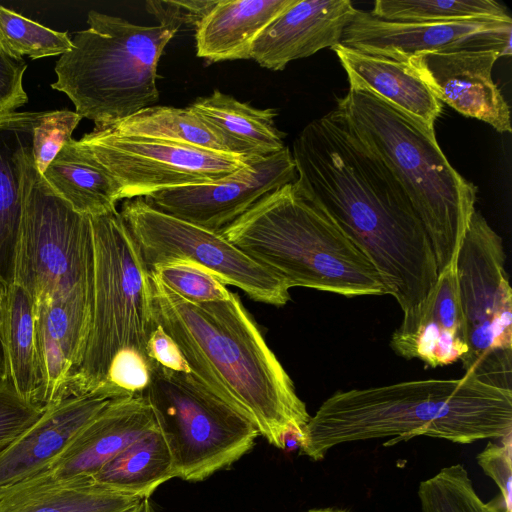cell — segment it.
<instances>
[{"label":"cell","mask_w":512,"mask_h":512,"mask_svg":"<svg viewBox=\"0 0 512 512\" xmlns=\"http://www.w3.org/2000/svg\"><path fill=\"white\" fill-rule=\"evenodd\" d=\"M291 154L296 192L368 258L403 319L416 316L439 271L430 238L392 173L336 108L300 131Z\"/></svg>","instance_id":"cell-1"},{"label":"cell","mask_w":512,"mask_h":512,"mask_svg":"<svg viewBox=\"0 0 512 512\" xmlns=\"http://www.w3.org/2000/svg\"><path fill=\"white\" fill-rule=\"evenodd\" d=\"M149 272L154 321L176 342L191 374L271 445L284 449L291 435L300 441L311 416L239 296L194 304Z\"/></svg>","instance_id":"cell-2"},{"label":"cell","mask_w":512,"mask_h":512,"mask_svg":"<svg viewBox=\"0 0 512 512\" xmlns=\"http://www.w3.org/2000/svg\"><path fill=\"white\" fill-rule=\"evenodd\" d=\"M512 433V390L480 380L425 379L338 391L310 417L300 454L320 461L333 447L392 437V446L416 436L469 444Z\"/></svg>","instance_id":"cell-3"},{"label":"cell","mask_w":512,"mask_h":512,"mask_svg":"<svg viewBox=\"0 0 512 512\" xmlns=\"http://www.w3.org/2000/svg\"><path fill=\"white\" fill-rule=\"evenodd\" d=\"M336 109L404 190L430 238L439 273L456 264L477 188L450 164L434 131L363 89L349 87Z\"/></svg>","instance_id":"cell-4"},{"label":"cell","mask_w":512,"mask_h":512,"mask_svg":"<svg viewBox=\"0 0 512 512\" xmlns=\"http://www.w3.org/2000/svg\"><path fill=\"white\" fill-rule=\"evenodd\" d=\"M220 233L289 289L346 297L386 294L368 258L292 183L264 196Z\"/></svg>","instance_id":"cell-5"},{"label":"cell","mask_w":512,"mask_h":512,"mask_svg":"<svg viewBox=\"0 0 512 512\" xmlns=\"http://www.w3.org/2000/svg\"><path fill=\"white\" fill-rule=\"evenodd\" d=\"M89 27L78 31L72 48L55 66L51 84L73 102L76 113L105 127L159 99V59L176 28L131 23L91 10Z\"/></svg>","instance_id":"cell-6"},{"label":"cell","mask_w":512,"mask_h":512,"mask_svg":"<svg viewBox=\"0 0 512 512\" xmlns=\"http://www.w3.org/2000/svg\"><path fill=\"white\" fill-rule=\"evenodd\" d=\"M90 218L94 250L91 326L69 396L97 394L122 353L152 360L147 345L156 327L149 268L119 211Z\"/></svg>","instance_id":"cell-7"},{"label":"cell","mask_w":512,"mask_h":512,"mask_svg":"<svg viewBox=\"0 0 512 512\" xmlns=\"http://www.w3.org/2000/svg\"><path fill=\"white\" fill-rule=\"evenodd\" d=\"M169 448L175 477L202 481L246 454L260 434L189 372L155 363L142 393Z\"/></svg>","instance_id":"cell-8"},{"label":"cell","mask_w":512,"mask_h":512,"mask_svg":"<svg viewBox=\"0 0 512 512\" xmlns=\"http://www.w3.org/2000/svg\"><path fill=\"white\" fill-rule=\"evenodd\" d=\"M94 250L90 216L56 195L33 163L8 282L35 305L93 287Z\"/></svg>","instance_id":"cell-9"},{"label":"cell","mask_w":512,"mask_h":512,"mask_svg":"<svg viewBox=\"0 0 512 512\" xmlns=\"http://www.w3.org/2000/svg\"><path fill=\"white\" fill-rule=\"evenodd\" d=\"M505 258L501 237L475 209L456 260L468 345L460 361L465 374L511 390L512 289Z\"/></svg>","instance_id":"cell-10"},{"label":"cell","mask_w":512,"mask_h":512,"mask_svg":"<svg viewBox=\"0 0 512 512\" xmlns=\"http://www.w3.org/2000/svg\"><path fill=\"white\" fill-rule=\"evenodd\" d=\"M120 215L149 269L167 263L198 265L244 291L252 300L283 306L289 287L219 232L197 226L149 205L143 197L124 201Z\"/></svg>","instance_id":"cell-11"},{"label":"cell","mask_w":512,"mask_h":512,"mask_svg":"<svg viewBox=\"0 0 512 512\" xmlns=\"http://www.w3.org/2000/svg\"><path fill=\"white\" fill-rule=\"evenodd\" d=\"M77 142L115 177L123 199L210 183L247 165L235 154L124 135L107 127H95Z\"/></svg>","instance_id":"cell-12"},{"label":"cell","mask_w":512,"mask_h":512,"mask_svg":"<svg viewBox=\"0 0 512 512\" xmlns=\"http://www.w3.org/2000/svg\"><path fill=\"white\" fill-rule=\"evenodd\" d=\"M295 179L293 157L285 147L270 156L247 160L246 166L222 179L169 188L143 198L162 212L220 233L264 196Z\"/></svg>","instance_id":"cell-13"},{"label":"cell","mask_w":512,"mask_h":512,"mask_svg":"<svg viewBox=\"0 0 512 512\" xmlns=\"http://www.w3.org/2000/svg\"><path fill=\"white\" fill-rule=\"evenodd\" d=\"M512 21L478 19L443 23L393 22L357 10L340 44L357 51L407 62L423 53L492 49L510 56Z\"/></svg>","instance_id":"cell-14"},{"label":"cell","mask_w":512,"mask_h":512,"mask_svg":"<svg viewBox=\"0 0 512 512\" xmlns=\"http://www.w3.org/2000/svg\"><path fill=\"white\" fill-rule=\"evenodd\" d=\"M497 50L423 53L407 60L437 99L500 133L511 132L510 108L492 78Z\"/></svg>","instance_id":"cell-15"},{"label":"cell","mask_w":512,"mask_h":512,"mask_svg":"<svg viewBox=\"0 0 512 512\" xmlns=\"http://www.w3.org/2000/svg\"><path fill=\"white\" fill-rule=\"evenodd\" d=\"M93 287L36 306L41 384L36 403L44 408L70 397L89 336Z\"/></svg>","instance_id":"cell-16"},{"label":"cell","mask_w":512,"mask_h":512,"mask_svg":"<svg viewBox=\"0 0 512 512\" xmlns=\"http://www.w3.org/2000/svg\"><path fill=\"white\" fill-rule=\"evenodd\" d=\"M110 400L88 394L70 396L46 407L25 432L0 452V497L45 472Z\"/></svg>","instance_id":"cell-17"},{"label":"cell","mask_w":512,"mask_h":512,"mask_svg":"<svg viewBox=\"0 0 512 512\" xmlns=\"http://www.w3.org/2000/svg\"><path fill=\"white\" fill-rule=\"evenodd\" d=\"M357 9L349 0H295L255 40L250 58L270 70L340 44Z\"/></svg>","instance_id":"cell-18"},{"label":"cell","mask_w":512,"mask_h":512,"mask_svg":"<svg viewBox=\"0 0 512 512\" xmlns=\"http://www.w3.org/2000/svg\"><path fill=\"white\" fill-rule=\"evenodd\" d=\"M155 424L153 411L142 394L111 399L38 476L50 479L92 477Z\"/></svg>","instance_id":"cell-19"},{"label":"cell","mask_w":512,"mask_h":512,"mask_svg":"<svg viewBox=\"0 0 512 512\" xmlns=\"http://www.w3.org/2000/svg\"><path fill=\"white\" fill-rule=\"evenodd\" d=\"M390 345L398 355L430 367L452 364L467 353L456 264L439 273L425 304L414 318L401 322Z\"/></svg>","instance_id":"cell-20"},{"label":"cell","mask_w":512,"mask_h":512,"mask_svg":"<svg viewBox=\"0 0 512 512\" xmlns=\"http://www.w3.org/2000/svg\"><path fill=\"white\" fill-rule=\"evenodd\" d=\"M332 50L347 74L349 87L373 93L434 131L442 103L408 63L363 53L341 44Z\"/></svg>","instance_id":"cell-21"},{"label":"cell","mask_w":512,"mask_h":512,"mask_svg":"<svg viewBox=\"0 0 512 512\" xmlns=\"http://www.w3.org/2000/svg\"><path fill=\"white\" fill-rule=\"evenodd\" d=\"M40 112L0 114V277L9 267L24 211L31 167L34 124Z\"/></svg>","instance_id":"cell-22"},{"label":"cell","mask_w":512,"mask_h":512,"mask_svg":"<svg viewBox=\"0 0 512 512\" xmlns=\"http://www.w3.org/2000/svg\"><path fill=\"white\" fill-rule=\"evenodd\" d=\"M295 0H218L196 28V53L211 62L250 59L261 32Z\"/></svg>","instance_id":"cell-23"},{"label":"cell","mask_w":512,"mask_h":512,"mask_svg":"<svg viewBox=\"0 0 512 512\" xmlns=\"http://www.w3.org/2000/svg\"><path fill=\"white\" fill-rule=\"evenodd\" d=\"M218 137L228 153L246 160L275 154L286 146L273 109H257L215 90L189 107Z\"/></svg>","instance_id":"cell-24"},{"label":"cell","mask_w":512,"mask_h":512,"mask_svg":"<svg viewBox=\"0 0 512 512\" xmlns=\"http://www.w3.org/2000/svg\"><path fill=\"white\" fill-rule=\"evenodd\" d=\"M143 498L114 492L92 477H34L0 497V512H123Z\"/></svg>","instance_id":"cell-25"},{"label":"cell","mask_w":512,"mask_h":512,"mask_svg":"<svg viewBox=\"0 0 512 512\" xmlns=\"http://www.w3.org/2000/svg\"><path fill=\"white\" fill-rule=\"evenodd\" d=\"M74 211L90 217L116 211L123 199L115 177L77 140H68L42 174Z\"/></svg>","instance_id":"cell-26"},{"label":"cell","mask_w":512,"mask_h":512,"mask_svg":"<svg viewBox=\"0 0 512 512\" xmlns=\"http://www.w3.org/2000/svg\"><path fill=\"white\" fill-rule=\"evenodd\" d=\"M174 477L172 457L157 423L92 476L107 489L137 498H149Z\"/></svg>","instance_id":"cell-27"},{"label":"cell","mask_w":512,"mask_h":512,"mask_svg":"<svg viewBox=\"0 0 512 512\" xmlns=\"http://www.w3.org/2000/svg\"><path fill=\"white\" fill-rule=\"evenodd\" d=\"M2 342L6 380L24 399L36 403L41 384L36 305L24 289L10 282L5 299Z\"/></svg>","instance_id":"cell-28"},{"label":"cell","mask_w":512,"mask_h":512,"mask_svg":"<svg viewBox=\"0 0 512 512\" xmlns=\"http://www.w3.org/2000/svg\"><path fill=\"white\" fill-rule=\"evenodd\" d=\"M105 127L124 135L227 152L218 137L188 107L154 105Z\"/></svg>","instance_id":"cell-29"},{"label":"cell","mask_w":512,"mask_h":512,"mask_svg":"<svg viewBox=\"0 0 512 512\" xmlns=\"http://www.w3.org/2000/svg\"><path fill=\"white\" fill-rule=\"evenodd\" d=\"M370 13L393 22L512 21L506 7L493 0H377Z\"/></svg>","instance_id":"cell-30"},{"label":"cell","mask_w":512,"mask_h":512,"mask_svg":"<svg viewBox=\"0 0 512 512\" xmlns=\"http://www.w3.org/2000/svg\"><path fill=\"white\" fill-rule=\"evenodd\" d=\"M422 512H506L503 505L485 503L461 464L442 468L418 487Z\"/></svg>","instance_id":"cell-31"},{"label":"cell","mask_w":512,"mask_h":512,"mask_svg":"<svg viewBox=\"0 0 512 512\" xmlns=\"http://www.w3.org/2000/svg\"><path fill=\"white\" fill-rule=\"evenodd\" d=\"M72 45L67 32L52 30L0 5V48L10 57L22 60V56H61Z\"/></svg>","instance_id":"cell-32"},{"label":"cell","mask_w":512,"mask_h":512,"mask_svg":"<svg viewBox=\"0 0 512 512\" xmlns=\"http://www.w3.org/2000/svg\"><path fill=\"white\" fill-rule=\"evenodd\" d=\"M149 270L175 294L194 304L223 301L231 296L222 281L192 263H167Z\"/></svg>","instance_id":"cell-33"},{"label":"cell","mask_w":512,"mask_h":512,"mask_svg":"<svg viewBox=\"0 0 512 512\" xmlns=\"http://www.w3.org/2000/svg\"><path fill=\"white\" fill-rule=\"evenodd\" d=\"M83 117L75 111L40 112L34 124L32 153L40 174L56 157Z\"/></svg>","instance_id":"cell-34"},{"label":"cell","mask_w":512,"mask_h":512,"mask_svg":"<svg viewBox=\"0 0 512 512\" xmlns=\"http://www.w3.org/2000/svg\"><path fill=\"white\" fill-rule=\"evenodd\" d=\"M45 408L24 399L8 381H0V452L25 432Z\"/></svg>","instance_id":"cell-35"},{"label":"cell","mask_w":512,"mask_h":512,"mask_svg":"<svg viewBox=\"0 0 512 512\" xmlns=\"http://www.w3.org/2000/svg\"><path fill=\"white\" fill-rule=\"evenodd\" d=\"M502 439L501 444L488 442L477 455V462L500 489L505 511L512 512L511 434Z\"/></svg>","instance_id":"cell-36"},{"label":"cell","mask_w":512,"mask_h":512,"mask_svg":"<svg viewBox=\"0 0 512 512\" xmlns=\"http://www.w3.org/2000/svg\"><path fill=\"white\" fill-rule=\"evenodd\" d=\"M216 0L167 1L145 3L146 10L154 15L160 25L180 29L182 25L196 28L216 4Z\"/></svg>","instance_id":"cell-37"},{"label":"cell","mask_w":512,"mask_h":512,"mask_svg":"<svg viewBox=\"0 0 512 512\" xmlns=\"http://www.w3.org/2000/svg\"><path fill=\"white\" fill-rule=\"evenodd\" d=\"M25 61L16 60L0 48V114L15 112L28 101L23 88Z\"/></svg>","instance_id":"cell-38"},{"label":"cell","mask_w":512,"mask_h":512,"mask_svg":"<svg viewBox=\"0 0 512 512\" xmlns=\"http://www.w3.org/2000/svg\"><path fill=\"white\" fill-rule=\"evenodd\" d=\"M147 352L155 363L163 367L191 373L176 342L157 324L148 341Z\"/></svg>","instance_id":"cell-39"},{"label":"cell","mask_w":512,"mask_h":512,"mask_svg":"<svg viewBox=\"0 0 512 512\" xmlns=\"http://www.w3.org/2000/svg\"><path fill=\"white\" fill-rule=\"evenodd\" d=\"M8 282L0 277V381L6 380V369L2 342V328L4 319L5 299L7 293Z\"/></svg>","instance_id":"cell-40"},{"label":"cell","mask_w":512,"mask_h":512,"mask_svg":"<svg viewBox=\"0 0 512 512\" xmlns=\"http://www.w3.org/2000/svg\"><path fill=\"white\" fill-rule=\"evenodd\" d=\"M153 506L149 500V498H143L136 505L131 508L123 511V512H152Z\"/></svg>","instance_id":"cell-41"},{"label":"cell","mask_w":512,"mask_h":512,"mask_svg":"<svg viewBox=\"0 0 512 512\" xmlns=\"http://www.w3.org/2000/svg\"><path fill=\"white\" fill-rule=\"evenodd\" d=\"M307 512H345V511L333 510V509H318V510H310Z\"/></svg>","instance_id":"cell-42"}]
</instances>
